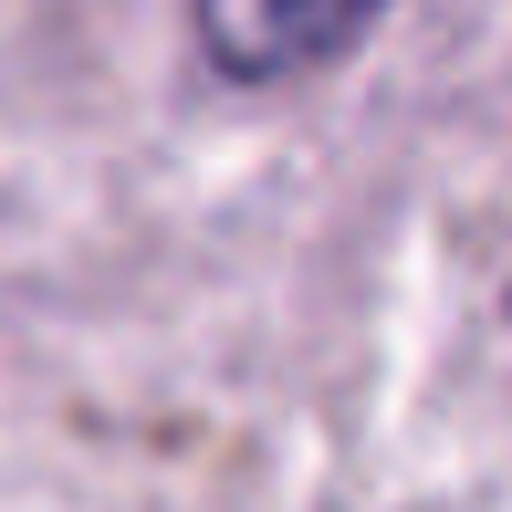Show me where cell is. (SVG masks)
I'll return each instance as SVG.
<instances>
[{
	"label": "cell",
	"mask_w": 512,
	"mask_h": 512,
	"mask_svg": "<svg viewBox=\"0 0 512 512\" xmlns=\"http://www.w3.org/2000/svg\"><path fill=\"white\" fill-rule=\"evenodd\" d=\"M189 21L230 84H293V74L345 63L387 21V0H189Z\"/></svg>",
	"instance_id": "1"
}]
</instances>
